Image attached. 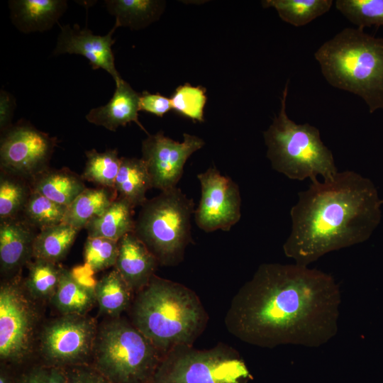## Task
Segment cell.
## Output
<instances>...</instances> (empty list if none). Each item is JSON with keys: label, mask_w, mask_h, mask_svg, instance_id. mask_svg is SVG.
<instances>
[{"label": "cell", "mask_w": 383, "mask_h": 383, "mask_svg": "<svg viewBox=\"0 0 383 383\" xmlns=\"http://www.w3.org/2000/svg\"><path fill=\"white\" fill-rule=\"evenodd\" d=\"M340 302L331 275L296 263H264L233 297L224 323L252 345L317 348L336 335Z\"/></svg>", "instance_id": "obj_1"}, {"label": "cell", "mask_w": 383, "mask_h": 383, "mask_svg": "<svg viewBox=\"0 0 383 383\" xmlns=\"http://www.w3.org/2000/svg\"><path fill=\"white\" fill-rule=\"evenodd\" d=\"M290 211L284 255L308 266L325 254L367 240L381 221L382 199L372 181L353 171L312 181Z\"/></svg>", "instance_id": "obj_2"}, {"label": "cell", "mask_w": 383, "mask_h": 383, "mask_svg": "<svg viewBox=\"0 0 383 383\" xmlns=\"http://www.w3.org/2000/svg\"><path fill=\"white\" fill-rule=\"evenodd\" d=\"M129 309L131 323L163 356L179 345H193L209 321L195 292L155 274Z\"/></svg>", "instance_id": "obj_3"}, {"label": "cell", "mask_w": 383, "mask_h": 383, "mask_svg": "<svg viewBox=\"0 0 383 383\" xmlns=\"http://www.w3.org/2000/svg\"><path fill=\"white\" fill-rule=\"evenodd\" d=\"M314 57L330 85L361 97L371 113L383 109V38L345 28L323 43Z\"/></svg>", "instance_id": "obj_4"}, {"label": "cell", "mask_w": 383, "mask_h": 383, "mask_svg": "<svg viewBox=\"0 0 383 383\" xmlns=\"http://www.w3.org/2000/svg\"><path fill=\"white\" fill-rule=\"evenodd\" d=\"M289 80L281 98L280 110L263 136L267 157L275 171L291 179H333L338 172L332 152L324 145L319 130L308 123L298 124L286 111Z\"/></svg>", "instance_id": "obj_5"}, {"label": "cell", "mask_w": 383, "mask_h": 383, "mask_svg": "<svg viewBox=\"0 0 383 383\" xmlns=\"http://www.w3.org/2000/svg\"><path fill=\"white\" fill-rule=\"evenodd\" d=\"M162 354L121 316L99 325L91 365L115 383H151Z\"/></svg>", "instance_id": "obj_6"}, {"label": "cell", "mask_w": 383, "mask_h": 383, "mask_svg": "<svg viewBox=\"0 0 383 383\" xmlns=\"http://www.w3.org/2000/svg\"><path fill=\"white\" fill-rule=\"evenodd\" d=\"M194 203L174 187L148 199L135 219L134 233L154 255L160 265H179L192 242Z\"/></svg>", "instance_id": "obj_7"}, {"label": "cell", "mask_w": 383, "mask_h": 383, "mask_svg": "<svg viewBox=\"0 0 383 383\" xmlns=\"http://www.w3.org/2000/svg\"><path fill=\"white\" fill-rule=\"evenodd\" d=\"M252 379L238 350L218 343L203 350L175 347L162 357L151 383H248Z\"/></svg>", "instance_id": "obj_8"}, {"label": "cell", "mask_w": 383, "mask_h": 383, "mask_svg": "<svg viewBox=\"0 0 383 383\" xmlns=\"http://www.w3.org/2000/svg\"><path fill=\"white\" fill-rule=\"evenodd\" d=\"M36 300L18 276L0 287V359L11 366L28 362L36 351L42 325Z\"/></svg>", "instance_id": "obj_9"}, {"label": "cell", "mask_w": 383, "mask_h": 383, "mask_svg": "<svg viewBox=\"0 0 383 383\" xmlns=\"http://www.w3.org/2000/svg\"><path fill=\"white\" fill-rule=\"evenodd\" d=\"M98 324L87 315H60L42 325L36 351L43 364L60 368L90 365Z\"/></svg>", "instance_id": "obj_10"}, {"label": "cell", "mask_w": 383, "mask_h": 383, "mask_svg": "<svg viewBox=\"0 0 383 383\" xmlns=\"http://www.w3.org/2000/svg\"><path fill=\"white\" fill-rule=\"evenodd\" d=\"M1 170L30 180L48 168L56 139L27 122L1 133Z\"/></svg>", "instance_id": "obj_11"}, {"label": "cell", "mask_w": 383, "mask_h": 383, "mask_svg": "<svg viewBox=\"0 0 383 383\" xmlns=\"http://www.w3.org/2000/svg\"><path fill=\"white\" fill-rule=\"evenodd\" d=\"M201 198L194 211L197 226L205 232L228 231L241 216V197L238 185L222 175L216 167L197 174Z\"/></svg>", "instance_id": "obj_12"}, {"label": "cell", "mask_w": 383, "mask_h": 383, "mask_svg": "<svg viewBox=\"0 0 383 383\" xmlns=\"http://www.w3.org/2000/svg\"><path fill=\"white\" fill-rule=\"evenodd\" d=\"M183 141H175L160 131L150 135L142 143V159L151 177L152 187L161 192L177 187L187 159L204 145L194 135L183 134Z\"/></svg>", "instance_id": "obj_13"}, {"label": "cell", "mask_w": 383, "mask_h": 383, "mask_svg": "<svg viewBox=\"0 0 383 383\" xmlns=\"http://www.w3.org/2000/svg\"><path fill=\"white\" fill-rule=\"evenodd\" d=\"M118 27L114 25L105 35H94L89 29L80 28L79 25L60 26L53 55L62 54L80 55L86 57L93 70L103 69L111 75L116 84L123 79L115 67L112 35Z\"/></svg>", "instance_id": "obj_14"}, {"label": "cell", "mask_w": 383, "mask_h": 383, "mask_svg": "<svg viewBox=\"0 0 383 383\" xmlns=\"http://www.w3.org/2000/svg\"><path fill=\"white\" fill-rule=\"evenodd\" d=\"M160 265L157 260L134 232L118 240V252L113 267L135 294L150 281Z\"/></svg>", "instance_id": "obj_15"}, {"label": "cell", "mask_w": 383, "mask_h": 383, "mask_svg": "<svg viewBox=\"0 0 383 383\" xmlns=\"http://www.w3.org/2000/svg\"><path fill=\"white\" fill-rule=\"evenodd\" d=\"M21 218L1 220L0 223V267L4 274L18 272L33 259L37 233Z\"/></svg>", "instance_id": "obj_16"}, {"label": "cell", "mask_w": 383, "mask_h": 383, "mask_svg": "<svg viewBox=\"0 0 383 383\" xmlns=\"http://www.w3.org/2000/svg\"><path fill=\"white\" fill-rule=\"evenodd\" d=\"M140 94L122 79L116 84V89L109 101L92 109L87 114V120L94 125L116 131L119 126L135 123L142 130L147 131L138 120Z\"/></svg>", "instance_id": "obj_17"}, {"label": "cell", "mask_w": 383, "mask_h": 383, "mask_svg": "<svg viewBox=\"0 0 383 383\" xmlns=\"http://www.w3.org/2000/svg\"><path fill=\"white\" fill-rule=\"evenodd\" d=\"M11 18L25 33L50 30L67 9L65 0H12L9 1Z\"/></svg>", "instance_id": "obj_18"}, {"label": "cell", "mask_w": 383, "mask_h": 383, "mask_svg": "<svg viewBox=\"0 0 383 383\" xmlns=\"http://www.w3.org/2000/svg\"><path fill=\"white\" fill-rule=\"evenodd\" d=\"M82 177L67 168H47L30 180L32 191L69 206L87 188Z\"/></svg>", "instance_id": "obj_19"}, {"label": "cell", "mask_w": 383, "mask_h": 383, "mask_svg": "<svg viewBox=\"0 0 383 383\" xmlns=\"http://www.w3.org/2000/svg\"><path fill=\"white\" fill-rule=\"evenodd\" d=\"M152 188L151 177L142 158L121 157L114 189L118 197L126 199L134 208L148 200L147 192Z\"/></svg>", "instance_id": "obj_20"}, {"label": "cell", "mask_w": 383, "mask_h": 383, "mask_svg": "<svg viewBox=\"0 0 383 383\" xmlns=\"http://www.w3.org/2000/svg\"><path fill=\"white\" fill-rule=\"evenodd\" d=\"M134 209L126 199L117 196L101 215L87 225L85 229L88 237L118 241L126 234L134 231Z\"/></svg>", "instance_id": "obj_21"}, {"label": "cell", "mask_w": 383, "mask_h": 383, "mask_svg": "<svg viewBox=\"0 0 383 383\" xmlns=\"http://www.w3.org/2000/svg\"><path fill=\"white\" fill-rule=\"evenodd\" d=\"M134 294L115 268L98 280L94 289L99 311L109 318L119 317L130 308Z\"/></svg>", "instance_id": "obj_22"}, {"label": "cell", "mask_w": 383, "mask_h": 383, "mask_svg": "<svg viewBox=\"0 0 383 383\" xmlns=\"http://www.w3.org/2000/svg\"><path fill=\"white\" fill-rule=\"evenodd\" d=\"M60 315H87L96 305L94 290L79 284L62 267L57 289L50 300Z\"/></svg>", "instance_id": "obj_23"}, {"label": "cell", "mask_w": 383, "mask_h": 383, "mask_svg": "<svg viewBox=\"0 0 383 383\" xmlns=\"http://www.w3.org/2000/svg\"><path fill=\"white\" fill-rule=\"evenodd\" d=\"M105 5L109 13L116 18L114 25L117 27L138 30L159 18L165 2L155 0H106Z\"/></svg>", "instance_id": "obj_24"}, {"label": "cell", "mask_w": 383, "mask_h": 383, "mask_svg": "<svg viewBox=\"0 0 383 383\" xmlns=\"http://www.w3.org/2000/svg\"><path fill=\"white\" fill-rule=\"evenodd\" d=\"M117 198L114 189L86 188L68 206L65 223L81 230L101 215Z\"/></svg>", "instance_id": "obj_25"}, {"label": "cell", "mask_w": 383, "mask_h": 383, "mask_svg": "<svg viewBox=\"0 0 383 383\" xmlns=\"http://www.w3.org/2000/svg\"><path fill=\"white\" fill-rule=\"evenodd\" d=\"M79 231L66 223L40 230L34 240L33 258L59 263L67 254Z\"/></svg>", "instance_id": "obj_26"}, {"label": "cell", "mask_w": 383, "mask_h": 383, "mask_svg": "<svg viewBox=\"0 0 383 383\" xmlns=\"http://www.w3.org/2000/svg\"><path fill=\"white\" fill-rule=\"evenodd\" d=\"M26 267L28 274L23 282L29 295L38 302L50 301L57 289L62 267L58 263L35 258Z\"/></svg>", "instance_id": "obj_27"}, {"label": "cell", "mask_w": 383, "mask_h": 383, "mask_svg": "<svg viewBox=\"0 0 383 383\" xmlns=\"http://www.w3.org/2000/svg\"><path fill=\"white\" fill-rule=\"evenodd\" d=\"M263 8L274 9L280 18L296 27L304 26L327 13L333 0H264Z\"/></svg>", "instance_id": "obj_28"}, {"label": "cell", "mask_w": 383, "mask_h": 383, "mask_svg": "<svg viewBox=\"0 0 383 383\" xmlns=\"http://www.w3.org/2000/svg\"><path fill=\"white\" fill-rule=\"evenodd\" d=\"M87 161L81 177L97 187L114 189L121 157L116 149L98 152L95 149L86 151ZM115 190V189H114Z\"/></svg>", "instance_id": "obj_29"}, {"label": "cell", "mask_w": 383, "mask_h": 383, "mask_svg": "<svg viewBox=\"0 0 383 383\" xmlns=\"http://www.w3.org/2000/svg\"><path fill=\"white\" fill-rule=\"evenodd\" d=\"M67 211V206L32 191L21 215L28 224L42 230L65 223Z\"/></svg>", "instance_id": "obj_30"}, {"label": "cell", "mask_w": 383, "mask_h": 383, "mask_svg": "<svg viewBox=\"0 0 383 383\" xmlns=\"http://www.w3.org/2000/svg\"><path fill=\"white\" fill-rule=\"evenodd\" d=\"M32 192L30 181L1 171L0 177V218H18Z\"/></svg>", "instance_id": "obj_31"}, {"label": "cell", "mask_w": 383, "mask_h": 383, "mask_svg": "<svg viewBox=\"0 0 383 383\" xmlns=\"http://www.w3.org/2000/svg\"><path fill=\"white\" fill-rule=\"evenodd\" d=\"M335 6L359 28L383 26V0H336Z\"/></svg>", "instance_id": "obj_32"}, {"label": "cell", "mask_w": 383, "mask_h": 383, "mask_svg": "<svg viewBox=\"0 0 383 383\" xmlns=\"http://www.w3.org/2000/svg\"><path fill=\"white\" fill-rule=\"evenodd\" d=\"M172 109L194 122H204L206 89L187 83L178 87L170 97Z\"/></svg>", "instance_id": "obj_33"}, {"label": "cell", "mask_w": 383, "mask_h": 383, "mask_svg": "<svg viewBox=\"0 0 383 383\" xmlns=\"http://www.w3.org/2000/svg\"><path fill=\"white\" fill-rule=\"evenodd\" d=\"M118 252V241L100 237H87L83 251L84 264L94 272L114 267Z\"/></svg>", "instance_id": "obj_34"}, {"label": "cell", "mask_w": 383, "mask_h": 383, "mask_svg": "<svg viewBox=\"0 0 383 383\" xmlns=\"http://www.w3.org/2000/svg\"><path fill=\"white\" fill-rule=\"evenodd\" d=\"M16 383H67V375L64 368L40 363L18 374Z\"/></svg>", "instance_id": "obj_35"}, {"label": "cell", "mask_w": 383, "mask_h": 383, "mask_svg": "<svg viewBox=\"0 0 383 383\" xmlns=\"http://www.w3.org/2000/svg\"><path fill=\"white\" fill-rule=\"evenodd\" d=\"M67 383H115L91 365H83L65 369Z\"/></svg>", "instance_id": "obj_36"}, {"label": "cell", "mask_w": 383, "mask_h": 383, "mask_svg": "<svg viewBox=\"0 0 383 383\" xmlns=\"http://www.w3.org/2000/svg\"><path fill=\"white\" fill-rule=\"evenodd\" d=\"M140 111L152 113L162 117L166 113L172 109L170 98L159 93L151 94L147 91L140 94Z\"/></svg>", "instance_id": "obj_37"}, {"label": "cell", "mask_w": 383, "mask_h": 383, "mask_svg": "<svg viewBox=\"0 0 383 383\" xmlns=\"http://www.w3.org/2000/svg\"><path fill=\"white\" fill-rule=\"evenodd\" d=\"M15 107L14 97L6 90L1 89L0 92V129L1 133L13 126L11 120Z\"/></svg>", "instance_id": "obj_38"}, {"label": "cell", "mask_w": 383, "mask_h": 383, "mask_svg": "<svg viewBox=\"0 0 383 383\" xmlns=\"http://www.w3.org/2000/svg\"><path fill=\"white\" fill-rule=\"evenodd\" d=\"M74 278L82 285L94 290L97 281L94 278L92 270L84 264V266H78L70 270Z\"/></svg>", "instance_id": "obj_39"}, {"label": "cell", "mask_w": 383, "mask_h": 383, "mask_svg": "<svg viewBox=\"0 0 383 383\" xmlns=\"http://www.w3.org/2000/svg\"><path fill=\"white\" fill-rule=\"evenodd\" d=\"M11 365L1 363L0 366V383H16L18 374H15Z\"/></svg>", "instance_id": "obj_40"}, {"label": "cell", "mask_w": 383, "mask_h": 383, "mask_svg": "<svg viewBox=\"0 0 383 383\" xmlns=\"http://www.w3.org/2000/svg\"><path fill=\"white\" fill-rule=\"evenodd\" d=\"M382 203L383 204V199H382Z\"/></svg>", "instance_id": "obj_41"}]
</instances>
